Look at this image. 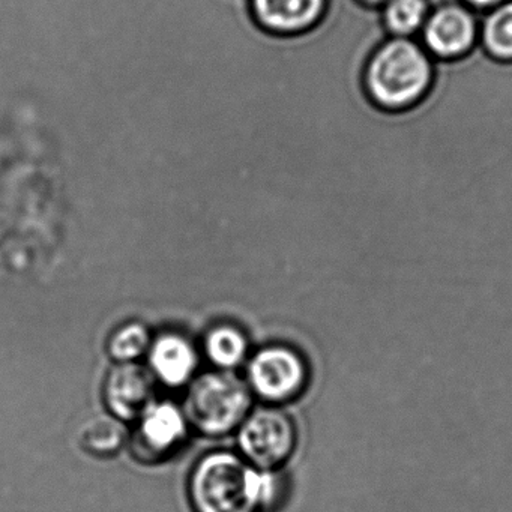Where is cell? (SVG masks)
Returning <instances> with one entry per match:
<instances>
[{
  "instance_id": "cell-17",
  "label": "cell",
  "mask_w": 512,
  "mask_h": 512,
  "mask_svg": "<svg viewBox=\"0 0 512 512\" xmlns=\"http://www.w3.org/2000/svg\"><path fill=\"white\" fill-rule=\"evenodd\" d=\"M358 2L367 8H382L388 0H358Z\"/></svg>"
},
{
  "instance_id": "cell-6",
  "label": "cell",
  "mask_w": 512,
  "mask_h": 512,
  "mask_svg": "<svg viewBox=\"0 0 512 512\" xmlns=\"http://www.w3.org/2000/svg\"><path fill=\"white\" fill-rule=\"evenodd\" d=\"M421 38V44L431 58L460 61L479 44V22L475 11L457 2L431 8Z\"/></svg>"
},
{
  "instance_id": "cell-12",
  "label": "cell",
  "mask_w": 512,
  "mask_h": 512,
  "mask_svg": "<svg viewBox=\"0 0 512 512\" xmlns=\"http://www.w3.org/2000/svg\"><path fill=\"white\" fill-rule=\"evenodd\" d=\"M127 440L125 425L116 416H95L80 431L82 448L98 458H110L119 454Z\"/></svg>"
},
{
  "instance_id": "cell-10",
  "label": "cell",
  "mask_w": 512,
  "mask_h": 512,
  "mask_svg": "<svg viewBox=\"0 0 512 512\" xmlns=\"http://www.w3.org/2000/svg\"><path fill=\"white\" fill-rule=\"evenodd\" d=\"M149 358L152 374L172 388L190 382L199 365L193 344L178 334H164L152 341Z\"/></svg>"
},
{
  "instance_id": "cell-5",
  "label": "cell",
  "mask_w": 512,
  "mask_h": 512,
  "mask_svg": "<svg viewBox=\"0 0 512 512\" xmlns=\"http://www.w3.org/2000/svg\"><path fill=\"white\" fill-rule=\"evenodd\" d=\"M251 391L271 403L295 400L308 382V367L298 350L268 346L257 352L248 365Z\"/></svg>"
},
{
  "instance_id": "cell-14",
  "label": "cell",
  "mask_w": 512,
  "mask_h": 512,
  "mask_svg": "<svg viewBox=\"0 0 512 512\" xmlns=\"http://www.w3.org/2000/svg\"><path fill=\"white\" fill-rule=\"evenodd\" d=\"M205 350L208 358L221 370H232L247 356V338L235 326H217L206 337Z\"/></svg>"
},
{
  "instance_id": "cell-4",
  "label": "cell",
  "mask_w": 512,
  "mask_h": 512,
  "mask_svg": "<svg viewBox=\"0 0 512 512\" xmlns=\"http://www.w3.org/2000/svg\"><path fill=\"white\" fill-rule=\"evenodd\" d=\"M295 443V425L281 410H257L239 428V448L245 460L260 470L280 467L292 455Z\"/></svg>"
},
{
  "instance_id": "cell-11",
  "label": "cell",
  "mask_w": 512,
  "mask_h": 512,
  "mask_svg": "<svg viewBox=\"0 0 512 512\" xmlns=\"http://www.w3.org/2000/svg\"><path fill=\"white\" fill-rule=\"evenodd\" d=\"M479 44L493 61L512 64V0L487 11L479 25Z\"/></svg>"
},
{
  "instance_id": "cell-9",
  "label": "cell",
  "mask_w": 512,
  "mask_h": 512,
  "mask_svg": "<svg viewBox=\"0 0 512 512\" xmlns=\"http://www.w3.org/2000/svg\"><path fill=\"white\" fill-rule=\"evenodd\" d=\"M257 25L269 34L295 37L319 26L328 0H251Z\"/></svg>"
},
{
  "instance_id": "cell-16",
  "label": "cell",
  "mask_w": 512,
  "mask_h": 512,
  "mask_svg": "<svg viewBox=\"0 0 512 512\" xmlns=\"http://www.w3.org/2000/svg\"><path fill=\"white\" fill-rule=\"evenodd\" d=\"M503 0H463V4L472 8L473 11H488L496 5L502 4Z\"/></svg>"
},
{
  "instance_id": "cell-1",
  "label": "cell",
  "mask_w": 512,
  "mask_h": 512,
  "mask_svg": "<svg viewBox=\"0 0 512 512\" xmlns=\"http://www.w3.org/2000/svg\"><path fill=\"white\" fill-rule=\"evenodd\" d=\"M434 61L413 38L389 37L371 53L362 71L370 103L400 113L421 104L434 85Z\"/></svg>"
},
{
  "instance_id": "cell-15",
  "label": "cell",
  "mask_w": 512,
  "mask_h": 512,
  "mask_svg": "<svg viewBox=\"0 0 512 512\" xmlns=\"http://www.w3.org/2000/svg\"><path fill=\"white\" fill-rule=\"evenodd\" d=\"M151 344V334L143 323L128 322L113 331L107 349L118 364H125L145 355L151 349Z\"/></svg>"
},
{
  "instance_id": "cell-2",
  "label": "cell",
  "mask_w": 512,
  "mask_h": 512,
  "mask_svg": "<svg viewBox=\"0 0 512 512\" xmlns=\"http://www.w3.org/2000/svg\"><path fill=\"white\" fill-rule=\"evenodd\" d=\"M196 512H263L278 497V482L232 452H212L197 463L190 481Z\"/></svg>"
},
{
  "instance_id": "cell-3",
  "label": "cell",
  "mask_w": 512,
  "mask_h": 512,
  "mask_svg": "<svg viewBox=\"0 0 512 512\" xmlns=\"http://www.w3.org/2000/svg\"><path fill=\"white\" fill-rule=\"evenodd\" d=\"M251 403L250 385L232 371L221 370L191 382L182 410L188 425L208 436H221L241 427Z\"/></svg>"
},
{
  "instance_id": "cell-13",
  "label": "cell",
  "mask_w": 512,
  "mask_h": 512,
  "mask_svg": "<svg viewBox=\"0 0 512 512\" xmlns=\"http://www.w3.org/2000/svg\"><path fill=\"white\" fill-rule=\"evenodd\" d=\"M430 11V0H388L382 7V23L389 37L413 38L421 34Z\"/></svg>"
},
{
  "instance_id": "cell-7",
  "label": "cell",
  "mask_w": 512,
  "mask_h": 512,
  "mask_svg": "<svg viewBox=\"0 0 512 512\" xmlns=\"http://www.w3.org/2000/svg\"><path fill=\"white\" fill-rule=\"evenodd\" d=\"M131 437L137 460L158 463L175 454L187 437L184 410L172 403H154L139 419Z\"/></svg>"
},
{
  "instance_id": "cell-8",
  "label": "cell",
  "mask_w": 512,
  "mask_h": 512,
  "mask_svg": "<svg viewBox=\"0 0 512 512\" xmlns=\"http://www.w3.org/2000/svg\"><path fill=\"white\" fill-rule=\"evenodd\" d=\"M155 376L136 362L118 364L104 383V400L121 421L139 419L155 403Z\"/></svg>"
}]
</instances>
